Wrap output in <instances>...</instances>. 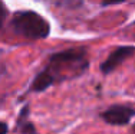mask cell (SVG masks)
I'll return each mask as SVG.
<instances>
[{
    "mask_svg": "<svg viewBox=\"0 0 135 134\" xmlns=\"http://www.w3.org/2000/svg\"><path fill=\"white\" fill-rule=\"evenodd\" d=\"M135 52V46H121L117 48L114 52H111V55L108 56L104 62L101 63V71L104 74H111L112 71L118 68L125 59H128L131 55Z\"/></svg>",
    "mask_w": 135,
    "mask_h": 134,
    "instance_id": "4",
    "label": "cell"
},
{
    "mask_svg": "<svg viewBox=\"0 0 135 134\" xmlns=\"http://www.w3.org/2000/svg\"><path fill=\"white\" fill-rule=\"evenodd\" d=\"M132 131H135V126H134V127H132Z\"/></svg>",
    "mask_w": 135,
    "mask_h": 134,
    "instance_id": "8",
    "label": "cell"
},
{
    "mask_svg": "<svg viewBox=\"0 0 135 134\" xmlns=\"http://www.w3.org/2000/svg\"><path fill=\"white\" fill-rule=\"evenodd\" d=\"M125 0H102V4L104 6H109V4H118V3H122Z\"/></svg>",
    "mask_w": 135,
    "mask_h": 134,
    "instance_id": "6",
    "label": "cell"
},
{
    "mask_svg": "<svg viewBox=\"0 0 135 134\" xmlns=\"http://www.w3.org/2000/svg\"><path fill=\"white\" fill-rule=\"evenodd\" d=\"M6 16H7V10H6V6L3 4V2L0 0V29H2L3 23H4Z\"/></svg>",
    "mask_w": 135,
    "mask_h": 134,
    "instance_id": "5",
    "label": "cell"
},
{
    "mask_svg": "<svg viewBox=\"0 0 135 134\" xmlns=\"http://www.w3.org/2000/svg\"><path fill=\"white\" fill-rule=\"evenodd\" d=\"M7 130H9L7 124H6V123H2V121H0V134H4V133H7Z\"/></svg>",
    "mask_w": 135,
    "mask_h": 134,
    "instance_id": "7",
    "label": "cell"
},
{
    "mask_svg": "<svg viewBox=\"0 0 135 134\" xmlns=\"http://www.w3.org/2000/svg\"><path fill=\"white\" fill-rule=\"evenodd\" d=\"M13 30L17 35L29 40L45 39L49 36L50 25L45 17L36 12H19L13 16L12 20Z\"/></svg>",
    "mask_w": 135,
    "mask_h": 134,
    "instance_id": "2",
    "label": "cell"
},
{
    "mask_svg": "<svg viewBox=\"0 0 135 134\" xmlns=\"http://www.w3.org/2000/svg\"><path fill=\"white\" fill-rule=\"evenodd\" d=\"M134 115H135L134 108L125 107V105H114V107H109L102 114V118L108 124H112V126H125L134 118Z\"/></svg>",
    "mask_w": 135,
    "mask_h": 134,
    "instance_id": "3",
    "label": "cell"
},
{
    "mask_svg": "<svg viewBox=\"0 0 135 134\" xmlns=\"http://www.w3.org/2000/svg\"><path fill=\"white\" fill-rule=\"evenodd\" d=\"M88 53L83 48H72V49L53 53L47 62V66L33 81L30 89L39 92L53 84H59L66 79L81 76L88 69Z\"/></svg>",
    "mask_w": 135,
    "mask_h": 134,
    "instance_id": "1",
    "label": "cell"
}]
</instances>
